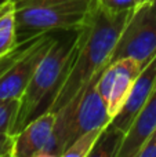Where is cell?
<instances>
[{
	"label": "cell",
	"mask_w": 156,
	"mask_h": 157,
	"mask_svg": "<svg viewBox=\"0 0 156 157\" xmlns=\"http://www.w3.org/2000/svg\"><path fill=\"white\" fill-rule=\"evenodd\" d=\"M133 10L118 17H109L99 10L97 11L49 112L57 113L79 97L87 84L111 62L119 36L131 17Z\"/></svg>",
	"instance_id": "cell-1"
},
{
	"label": "cell",
	"mask_w": 156,
	"mask_h": 157,
	"mask_svg": "<svg viewBox=\"0 0 156 157\" xmlns=\"http://www.w3.org/2000/svg\"><path fill=\"white\" fill-rule=\"evenodd\" d=\"M88 25L79 30L55 32L51 47L39 63L24 95L19 99V109L13 134L19 132L35 117L50 110L69 66L76 57L82 41L84 40Z\"/></svg>",
	"instance_id": "cell-2"
},
{
	"label": "cell",
	"mask_w": 156,
	"mask_h": 157,
	"mask_svg": "<svg viewBox=\"0 0 156 157\" xmlns=\"http://www.w3.org/2000/svg\"><path fill=\"white\" fill-rule=\"evenodd\" d=\"M98 0H49L17 8V40L26 43L44 33L79 30L94 19Z\"/></svg>",
	"instance_id": "cell-3"
},
{
	"label": "cell",
	"mask_w": 156,
	"mask_h": 157,
	"mask_svg": "<svg viewBox=\"0 0 156 157\" xmlns=\"http://www.w3.org/2000/svg\"><path fill=\"white\" fill-rule=\"evenodd\" d=\"M156 54V18L148 6L140 2L122 30L111 57V62L120 58H135L146 63Z\"/></svg>",
	"instance_id": "cell-4"
},
{
	"label": "cell",
	"mask_w": 156,
	"mask_h": 157,
	"mask_svg": "<svg viewBox=\"0 0 156 157\" xmlns=\"http://www.w3.org/2000/svg\"><path fill=\"white\" fill-rule=\"evenodd\" d=\"M55 32L35 37L14 63L0 76V99H21L39 63L47 54Z\"/></svg>",
	"instance_id": "cell-5"
},
{
	"label": "cell",
	"mask_w": 156,
	"mask_h": 157,
	"mask_svg": "<svg viewBox=\"0 0 156 157\" xmlns=\"http://www.w3.org/2000/svg\"><path fill=\"white\" fill-rule=\"evenodd\" d=\"M146 63L135 58H120L102 69L97 80V90L104 98L112 120L123 108L138 75Z\"/></svg>",
	"instance_id": "cell-6"
},
{
	"label": "cell",
	"mask_w": 156,
	"mask_h": 157,
	"mask_svg": "<svg viewBox=\"0 0 156 157\" xmlns=\"http://www.w3.org/2000/svg\"><path fill=\"white\" fill-rule=\"evenodd\" d=\"M156 87V54L149 59V62L144 66L141 73L138 75L134 86L131 88L127 101L124 102L123 108L120 109L118 114L113 117L109 123L113 128L120 131L122 134L127 135L130 128L133 127L134 121L145 105L148 103L152 92Z\"/></svg>",
	"instance_id": "cell-7"
},
{
	"label": "cell",
	"mask_w": 156,
	"mask_h": 157,
	"mask_svg": "<svg viewBox=\"0 0 156 157\" xmlns=\"http://www.w3.org/2000/svg\"><path fill=\"white\" fill-rule=\"evenodd\" d=\"M57 114L46 112L29 121L15 135L14 157H39L54 132Z\"/></svg>",
	"instance_id": "cell-8"
},
{
	"label": "cell",
	"mask_w": 156,
	"mask_h": 157,
	"mask_svg": "<svg viewBox=\"0 0 156 157\" xmlns=\"http://www.w3.org/2000/svg\"><path fill=\"white\" fill-rule=\"evenodd\" d=\"M17 47V8L15 2L8 0L0 6V57Z\"/></svg>",
	"instance_id": "cell-9"
},
{
	"label": "cell",
	"mask_w": 156,
	"mask_h": 157,
	"mask_svg": "<svg viewBox=\"0 0 156 157\" xmlns=\"http://www.w3.org/2000/svg\"><path fill=\"white\" fill-rule=\"evenodd\" d=\"M124 138V134L109 124L99 135L96 146L90 153V157H118Z\"/></svg>",
	"instance_id": "cell-10"
},
{
	"label": "cell",
	"mask_w": 156,
	"mask_h": 157,
	"mask_svg": "<svg viewBox=\"0 0 156 157\" xmlns=\"http://www.w3.org/2000/svg\"><path fill=\"white\" fill-rule=\"evenodd\" d=\"M105 128H94V130L83 132L64 152L62 157H90L91 150L94 149L99 135L102 134Z\"/></svg>",
	"instance_id": "cell-11"
},
{
	"label": "cell",
	"mask_w": 156,
	"mask_h": 157,
	"mask_svg": "<svg viewBox=\"0 0 156 157\" xmlns=\"http://www.w3.org/2000/svg\"><path fill=\"white\" fill-rule=\"evenodd\" d=\"M19 109V99H0V132L13 134Z\"/></svg>",
	"instance_id": "cell-12"
},
{
	"label": "cell",
	"mask_w": 156,
	"mask_h": 157,
	"mask_svg": "<svg viewBox=\"0 0 156 157\" xmlns=\"http://www.w3.org/2000/svg\"><path fill=\"white\" fill-rule=\"evenodd\" d=\"M138 0H98V10L105 15L118 17L137 7Z\"/></svg>",
	"instance_id": "cell-13"
},
{
	"label": "cell",
	"mask_w": 156,
	"mask_h": 157,
	"mask_svg": "<svg viewBox=\"0 0 156 157\" xmlns=\"http://www.w3.org/2000/svg\"><path fill=\"white\" fill-rule=\"evenodd\" d=\"M33 40V39H32ZM32 40H29V41H26V43H21V44H18V47L17 48H14L11 52H8V54H6V55H3V57H0V76H2L3 73H4L6 71H7L8 68H10L11 65L14 63V61L17 59V58L19 57V55L24 52V50L28 46H29V43Z\"/></svg>",
	"instance_id": "cell-14"
},
{
	"label": "cell",
	"mask_w": 156,
	"mask_h": 157,
	"mask_svg": "<svg viewBox=\"0 0 156 157\" xmlns=\"http://www.w3.org/2000/svg\"><path fill=\"white\" fill-rule=\"evenodd\" d=\"M15 135L11 132H0V157H14Z\"/></svg>",
	"instance_id": "cell-15"
},
{
	"label": "cell",
	"mask_w": 156,
	"mask_h": 157,
	"mask_svg": "<svg viewBox=\"0 0 156 157\" xmlns=\"http://www.w3.org/2000/svg\"><path fill=\"white\" fill-rule=\"evenodd\" d=\"M137 157H156V125L146 138V141L144 142Z\"/></svg>",
	"instance_id": "cell-16"
},
{
	"label": "cell",
	"mask_w": 156,
	"mask_h": 157,
	"mask_svg": "<svg viewBox=\"0 0 156 157\" xmlns=\"http://www.w3.org/2000/svg\"><path fill=\"white\" fill-rule=\"evenodd\" d=\"M141 2H144L146 6H148L149 13L156 18V0H141Z\"/></svg>",
	"instance_id": "cell-17"
},
{
	"label": "cell",
	"mask_w": 156,
	"mask_h": 157,
	"mask_svg": "<svg viewBox=\"0 0 156 157\" xmlns=\"http://www.w3.org/2000/svg\"><path fill=\"white\" fill-rule=\"evenodd\" d=\"M6 2H8V0H0V6H3Z\"/></svg>",
	"instance_id": "cell-18"
},
{
	"label": "cell",
	"mask_w": 156,
	"mask_h": 157,
	"mask_svg": "<svg viewBox=\"0 0 156 157\" xmlns=\"http://www.w3.org/2000/svg\"><path fill=\"white\" fill-rule=\"evenodd\" d=\"M138 2H141V0H138Z\"/></svg>",
	"instance_id": "cell-19"
}]
</instances>
